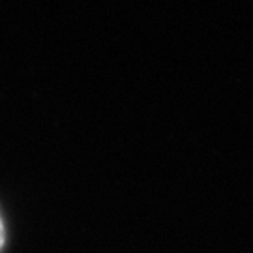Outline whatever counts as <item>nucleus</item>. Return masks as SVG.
Returning <instances> with one entry per match:
<instances>
[{"label":"nucleus","mask_w":253,"mask_h":253,"mask_svg":"<svg viewBox=\"0 0 253 253\" xmlns=\"http://www.w3.org/2000/svg\"><path fill=\"white\" fill-rule=\"evenodd\" d=\"M4 242H6V231H4V221H2V217H0V252H2V248H4Z\"/></svg>","instance_id":"nucleus-1"}]
</instances>
